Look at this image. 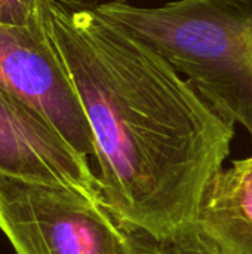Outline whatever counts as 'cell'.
Here are the masks:
<instances>
[{
  "instance_id": "7",
  "label": "cell",
  "mask_w": 252,
  "mask_h": 254,
  "mask_svg": "<svg viewBox=\"0 0 252 254\" xmlns=\"http://www.w3.org/2000/svg\"><path fill=\"white\" fill-rule=\"evenodd\" d=\"M50 0H0V24L48 33Z\"/></svg>"
},
{
  "instance_id": "9",
  "label": "cell",
  "mask_w": 252,
  "mask_h": 254,
  "mask_svg": "<svg viewBox=\"0 0 252 254\" xmlns=\"http://www.w3.org/2000/svg\"><path fill=\"white\" fill-rule=\"evenodd\" d=\"M62 3L68 4H97V3H105V1H117V3H126V0H59Z\"/></svg>"
},
{
  "instance_id": "3",
  "label": "cell",
  "mask_w": 252,
  "mask_h": 254,
  "mask_svg": "<svg viewBox=\"0 0 252 254\" xmlns=\"http://www.w3.org/2000/svg\"><path fill=\"white\" fill-rule=\"evenodd\" d=\"M0 229L15 254H141L100 198L4 176Z\"/></svg>"
},
{
  "instance_id": "5",
  "label": "cell",
  "mask_w": 252,
  "mask_h": 254,
  "mask_svg": "<svg viewBox=\"0 0 252 254\" xmlns=\"http://www.w3.org/2000/svg\"><path fill=\"white\" fill-rule=\"evenodd\" d=\"M0 176L64 186L100 198L88 158L79 155L36 109L1 86Z\"/></svg>"
},
{
  "instance_id": "1",
  "label": "cell",
  "mask_w": 252,
  "mask_h": 254,
  "mask_svg": "<svg viewBox=\"0 0 252 254\" xmlns=\"http://www.w3.org/2000/svg\"><path fill=\"white\" fill-rule=\"evenodd\" d=\"M48 31L92 132L104 207L151 241L193 225L235 124L91 4L50 0Z\"/></svg>"
},
{
  "instance_id": "8",
  "label": "cell",
  "mask_w": 252,
  "mask_h": 254,
  "mask_svg": "<svg viewBox=\"0 0 252 254\" xmlns=\"http://www.w3.org/2000/svg\"><path fill=\"white\" fill-rule=\"evenodd\" d=\"M147 254H217V252L201 235L196 226L190 225L165 240L154 241Z\"/></svg>"
},
{
  "instance_id": "2",
  "label": "cell",
  "mask_w": 252,
  "mask_h": 254,
  "mask_svg": "<svg viewBox=\"0 0 252 254\" xmlns=\"http://www.w3.org/2000/svg\"><path fill=\"white\" fill-rule=\"evenodd\" d=\"M163 57L252 144V0H178L159 7L91 4Z\"/></svg>"
},
{
  "instance_id": "6",
  "label": "cell",
  "mask_w": 252,
  "mask_h": 254,
  "mask_svg": "<svg viewBox=\"0 0 252 254\" xmlns=\"http://www.w3.org/2000/svg\"><path fill=\"white\" fill-rule=\"evenodd\" d=\"M193 225L217 254H252V155L214 176Z\"/></svg>"
},
{
  "instance_id": "4",
  "label": "cell",
  "mask_w": 252,
  "mask_h": 254,
  "mask_svg": "<svg viewBox=\"0 0 252 254\" xmlns=\"http://www.w3.org/2000/svg\"><path fill=\"white\" fill-rule=\"evenodd\" d=\"M0 86L36 109L82 156H95L83 109L49 31L0 24Z\"/></svg>"
}]
</instances>
